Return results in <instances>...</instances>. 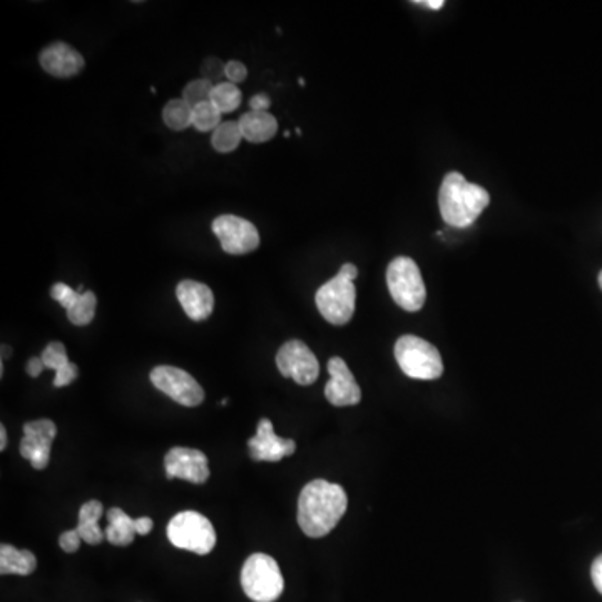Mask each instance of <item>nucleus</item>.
I'll return each mask as SVG.
<instances>
[{"label": "nucleus", "instance_id": "nucleus-1", "mask_svg": "<svg viewBox=\"0 0 602 602\" xmlns=\"http://www.w3.org/2000/svg\"><path fill=\"white\" fill-rule=\"evenodd\" d=\"M347 507V492L342 485L312 480L303 487L298 499V526L308 537L327 536L342 521Z\"/></svg>", "mask_w": 602, "mask_h": 602}, {"label": "nucleus", "instance_id": "nucleus-2", "mask_svg": "<svg viewBox=\"0 0 602 602\" xmlns=\"http://www.w3.org/2000/svg\"><path fill=\"white\" fill-rule=\"evenodd\" d=\"M489 203L490 194L487 189L479 184L469 183L457 171L445 174L439 191V208L447 225L454 228L474 225Z\"/></svg>", "mask_w": 602, "mask_h": 602}, {"label": "nucleus", "instance_id": "nucleus-3", "mask_svg": "<svg viewBox=\"0 0 602 602\" xmlns=\"http://www.w3.org/2000/svg\"><path fill=\"white\" fill-rule=\"evenodd\" d=\"M241 587L251 601L275 602L283 594L285 579L273 557L256 552L243 564Z\"/></svg>", "mask_w": 602, "mask_h": 602}, {"label": "nucleus", "instance_id": "nucleus-4", "mask_svg": "<svg viewBox=\"0 0 602 602\" xmlns=\"http://www.w3.org/2000/svg\"><path fill=\"white\" fill-rule=\"evenodd\" d=\"M398 367L414 380H437L444 373L440 352L432 343L415 335H404L395 343Z\"/></svg>", "mask_w": 602, "mask_h": 602}, {"label": "nucleus", "instance_id": "nucleus-5", "mask_svg": "<svg viewBox=\"0 0 602 602\" xmlns=\"http://www.w3.org/2000/svg\"><path fill=\"white\" fill-rule=\"evenodd\" d=\"M387 285L393 301L405 312H419L424 307L427 290L419 265L412 258L398 256L388 265Z\"/></svg>", "mask_w": 602, "mask_h": 602}, {"label": "nucleus", "instance_id": "nucleus-6", "mask_svg": "<svg viewBox=\"0 0 602 602\" xmlns=\"http://www.w3.org/2000/svg\"><path fill=\"white\" fill-rule=\"evenodd\" d=\"M166 532L174 547L199 556L210 554L216 546L215 527L208 517L199 512H179L169 521Z\"/></svg>", "mask_w": 602, "mask_h": 602}, {"label": "nucleus", "instance_id": "nucleus-7", "mask_svg": "<svg viewBox=\"0 0 602 602\" xmlns=\"http://www.w3.org/2000/svg\"><path fill=\"white\" fill-rule=\"evenodd\" d=\"M317 308L322 317L332 325L342 327L352 320L355 313V301H357V290L353 281L337 275L317 291L315 296Z\"/></svg>", "mask_w": 602, "mask_h": 602}, {"label": "nucleus", "instance_id": "nucleus-8", "mask_svg": "<svg viewBox=\"0 0 602 602\" xmlns=\"http://www.w3.org/2000/svg\"><path fill=\"white\" fill-rule=\"evenodd\" d=\"M149 377H151L154 387L173 398L174 402H178L179 405L198 407L205 400V390L186 370L161 365V367L153 368Z\"/></svg>", "mask_w": 602, "mask_h": 602}, {"label": "nucleus", "instance_id": "nucleus-9", "mask_svg": "<svg viewBox=\"0 0 602 602\" xmlns=\"http://www.w3.org/2000/svg\"><path fill=\"white\" fill-rule=\"evenodd\" d=\"M276 367L281 375L293 378L298 385H312L320 375V363L307 343L290 340L276 353Z\"/></svg>", "mask_w": 602, "mask_h": 602}, {"label": "nucleus", "instance_id": "nucleus-10", "mask_svg": "<svg viewBox=\"0 0 602 602\" xmlns=\"http://www.w3.org/2000/svg\"><path fill=\"white\" fill-rule=\"evenodd\" d=\"M213 233L220 240L221 248L230 255H246L260 246V233L256 226L238 216H218L213 221Z\"/></svg>", "mask_w": 602, "mask_h": 602}, {"label": "nucleus", "instance_id": "nucleus-11", "mask_svg": "<svg viewBox=\"0 0 602 602\" xmlns=\"http://www.w3.org/2000/svg\"><path fill=\"white\" fill-rule=\"evenodd\" d=\"M168 479L188 480L191 484H205L210 479L208 457L201 450L174 447L164 457Z\"/></svg>", "mask_w": 602, "mask_h": 602}, {"label": "nucleus", "instance_id": "nucleus-12", "mask_svg": "<svg viewBox=\"0 0 602 602\" xmlns=\"http://www.w3.org/2000/svg\"><path fill=\"white\" fill-rule=\"evenodd\" d=\"M57 427L52 420L42 419L24 425L21 455L31 460L34 469H46L51 460L52 442L56 439Z\"/></svg>", "mask_w": 602, "mask_h": 602}, {"label": "nucleus", "instance_id": "nucleus-13", "mask_svg": "<svg viewBox=\"0 0 602 602\" xmlns=\"http://www.w3.org/2000/svg\"><path fill=\"white\" fill-rule=\"evenodd\" d=\"M328 373H330V380L325 385V397L330 404L335 407H353L360 404L362 390L343 358H330Z\"/></svg>", "mask_w": 602, "mask_h": 602}, {"label": "nucleus", "instance_id": "nucleus-14", "mask_svg": "<svg viewBox=\"0 0 602 602\" xmlns=\"http://www.w3.org/2000/svg\"><path fill=\"white\" fill-rule=\"evenodd\" d=\"M248 449L251 459L256 462H280L285 457L295 454L296 442L278 437L271 420L261 419L255 437H251L248 442Z\"/></svg>", "mask_w": 602, "mask_h": 602}, {"label": "nucleus", "instance_id": "nucleus-15", "mask_svg": "<svg viewBox=\"0 0 602 602\" xmlns=\"http://www.w3.org/2000/svg\"><path fill=\"white\" fill-rule=\"evenodd\" d=\"M176 296L184 313L194 322H203L210 317L215 308V296L210 286L199 281L184 280L176 288Z\"/></svg>", "mask_w": 602, "mask_h": 602}, {"label": "nucleus", "instance_id": "nucleus-16", "mask_svg": "<svg viewBox=\"0 0 602 602\" xmlns=\"http://www.w3.org/2000/svg\"><path fill=\"white\" fill-rule=\"evenodd\" d=\"M41 66L54 77H74L84 69V57L64 42H54L41 52Z\"/></svg>", "mask_w": 602, "mask_h": 602}, {"label": "nucleus", "instance_id": "nucleus-17", "mask_svg": "<svg viewBox=\"0 0 602 602\" xmlns=\"http://www.w3.org/2000/svg\"><path fill=\"white\" fill-rule=\"evenodd\" d=\"M238 124H240L243 139L255 144L268 143L275 138L276 131H278V121L270 113L250 111L241 116Z\"/></svg>", "mask_w": 602, "mask_h": 602}, {"label": "nucleus", "instance_id": "nucleus-18", "mask_svg": "<svg viewBox=\"0 0 602 602\" xmlns=\"http://www.w3.org/2000/svg\"><path fill=\"white\" fill-rule=\"evenodd\" d=\"M109 526L106 527V539L114 546H129L133 544L138 534V521L129 517L123 509L113 507L108 512Z\"/></svg>", "mask_w": 602, "mask_h": 602}, {"label": "nucleus", "instance_id": "nucleus-19", "mask_svg": "<svg viewBox=\"0 0 602 602\" xmlns=\"http://www.w3.org/2000/svg\"><path fill=\"white\" fill-rule=\"evenodd\" d=\"M37 559L27 549H17L11 544H2L0 547V572L16 574V576H29L36 571Z\"/></svg>", "mask_w": 602, "mask_h": 602}, {"label": "nucleus", "instance_id": "nucleus-20", "mask_svg": "<svg viewBox=\"0 0 602 602\" xmlns=\"http://www.w3.org/2000/svg\"><path fill=\"white\" fill-rule=\"evenodd\" d=\"M103 516V504L99 500H89L79 511V524L77 532L81 534L82 541L96 546L101 544L106 534L99 527V519Z\"/></svg>", "mask_w": 602, "mask_h": 602}, {"label": "nucleus", "instance_id": "nucleus-21", "mask_svg": "<svg viewBox=\"0 0 602 602\" xmlns=\"http://www.w3.org/2000/svg\"><path fill=\"white\" fill-rule=\"evenodd\" d=\"M163 121L173 131H184L193 126V108L189 106L183 97L171 99L163 109Z\"/></svg>", "mask_w": 602, "mask_h": 602}, {"label": "nucleus", "instance_id": "nucleus-22", "mask_svg": "<svg viewBox=\"0 0 602 602\" xmlns=\"http://www.w3.org/2000/svg\"><path fill=\"white\" fill-rule=\"evenodd\" d=\"M241 139H243V134H241L240 124L235 121H226L211 136V144L218 153L228 154L233 153L240 146Z\"/></svg>", "mask_w": 602, "mask_h": 602}, {"label": "nucleus", "instance_id": "nucleus-23", "mask_svg": "<svg viewBox=\"0 0 602 602\" xmlns=\"http://www.w3.org/2000/svg\"><path fill=\"white\" fill-rule=\"evenodd\" d=\"M241 101H243V94L236 84H231V82L216 84L213 94H211V103L220 109L221 114L233 113L240 108Z\"/></svg>", "mask_w": 602, "mask_h": 602}, {"label": "nucleus", "instance_id": "nucleus-24", "mask_svg": "<svg viewBox=\"0 0 602 602\" xmlns=\"http://www.w3.org/2000/svg\"><path fill=\"white\" fill-rule=\"evenodd\" d=\"M97 296L92 291H84L76 301V305L67 310V318L76 327H86L96 315Z\"/></svg>", "mask_w": 602, "mask_h": 602}, {"label": "nucleus", "instance_id": "nucleus-25", "mask_svg": "<svg viewBox=\"0 0 602 602\" xmlns=\"http://www.w3.org/2000/svg\"><path fill=\"white\" fill-rule=\"evenodd\" d=\"M220 109L216 108L215 104L203 103L193 109V126L198 129L199 133H208L220 128L221 124Z\"/></svg>", "mask_w": 602, "mask_h": 602}, {"label": "nucleus", "instance_id": "nucleus-26", "mask_svg": "<svg viewBox=\"0 0 602 602\" xmlns=\"http://www.w3.org/2000/svg\"><path fill=\"white\" fill-rule=\"evenodd\" d=\"M213 89H215V84L208 79H203V77L194 79L184 87L183 99L194 109L199 104L210 103Z\"/></svg>", "mask_w": 602, "mask_h": 602}, {"label": "nucleus", "instance_id": "nucleus-27", "mask_svg": "<svg viewBox=\"0 0 602 602\" xmlns=\"http://www.w3.org/2000/svg\"><path fill=\"white\" fill-rule=\"evenodd\" d=\"M42 362L44 367L51 368L54 372H59L61 368L69 365V358H67L66 347L61 342H52L44 348L42 352Z\"/></svg>", "mask_w": 602, "mask_h": 602}, {"label": "nucleus", "instance_id": "nucleus-28", "mask_svg": "<svg viewBox=\"0 0 602 602\" xmlns=\"http://www.w3.org/2000/svg\"><path fill=\"white\" fill-rule=\"evenodd\" d=\"M51 296L61 307L71 310L76 305V301L79 300L81 293L72 290L71 286H67L66 283H56L51 288Z\"/></svg>", "mask_w": 602, "mask_h": 602}, {"label": "nucleus", "instance_id": "nucleus-29", "mask_svg": "<svg viewBox=\"0 0 602 602\" xmlns=\"http://www.w3.org/2000/svg\"><path fill=\"white\" fill-rule=\"evenodd\" d=\"M225 66L220 59H215V57H210V59H206L203 62V66H201V74H203V79H208V81L213 82V84H220L221 77L225 76Z\"/></svg>", "mask_w": 602, "mask_h": 602}, {"label": "nucleus", "instance_id": "nucleus-30", "mask_svg": "<svg viewBox=\"0 0 602 602\" xmlns=\"http://www.w3.org/2000/svg\"><path fill=\"white\" fill-rule=\"evenodd\" d=\"M246 76H248V69H246L243 62H226L225 77L228 79V82H231V84H240V82L245 81Z\"/></svg>", "mask_w": 602, "mask_h": 602}, {"label": "nucleus", "instance_id": "nucleus-31", "mask_svg": "<svg viewBox=\"0 0 602 602\" xmlns=\"http://www.w3.org/2000/svg\"><path fill=\"white\" fill-rule=\"evenodd\" d=\"M81 542L82 537L81 534L77 532V529H74V531H66L59 537V546L62 547V551L69 552V554L79 551Z\"/></svg>", "mask_w": 602, "mask_h": 602}, {"label": "nucleus", "instance_id": "nucleus-32", "mask_svg": "<svg viewBox=\"0 0 602 602\" xmlns=\"http://www.w3.org/2000/svg\"><path fill=\"white\" fill-rule=\"evenodd\" d=\"M77 378V365L76 363H69L66 367L61 368L59 372H56V378H54V387L61 388L66 387L69 383L74 382Z\"/></svg>", "mask_w": 602, "mask_h": 602}, {"label": "nucleus", "instance_id": "nucleus-33", "mask_svg": "<svg viewBox=\"0 0 602 602\" xmlns=\"http://www.w3.org/2000/svg\"><path fill=\"white\" fill-rule=\"evenodd\" d=\"M270 106V97L266 96V94H255L250 99L251 111H256V113H268Z\"/></svg>", "mask_w": 602, "mask_h": 602}, {"label": "nucleus", "instance_id": "nucleus-34", "mask_svg": "<svg viewBox=\"0 0 602 602\" xmlns=\"http://www.w3.org/2000/svg\"><path fill=\"white\" fill-rule=\"evenodd\" d=\"M591 577L597 591L602 594V554L601 556H597L594 562H592Z\"/></svg>", "mask_w": 602, "mask_h": 602}, {"label": "nucleus", "instance_id": "nucleus-35", "mask_svg": "<svg viewBox=\"0 0 602 602\" xmlns=\"http://www.w3.org/2000/svg\"><path fill=\"white\" fill-rule=\"evenodd\" d=\"M44 362H42V358H31L29 362H27V373L31 375L32 378L39 377L41 375L42 370H44Z\"/></svg>", "mask_w": 602, "mask_h": 602}, {"label": "nucleus", "instance_id": "nucleus-36", "mask_svg": "<svg viewBox=\"0 0 602 602\" xmlns=\"http://www.w3.org/2000/svg\"><path fill=\"white\" fill-rule=\"evenodd\" d=\"M338 275H342L343 278H347V280L355 281L358 276V268L353 265V263H345V265L340 268V271H338Z\"/></svg>", "mask_w": 602, "mask_h": 602}, {"label": "nucleus", "instance_id": "nucleus-37", "mask_svg": "<svg viewBox=\"0 0 602 602\" xmlns=\"http://www.w3.org/2000/svg\"><path fill=\"white\" fill-rule=\"evenodd\" d=\"M414 4L415 6L427 7V9H432V11H440L445 6L444 0H419V2H414Z\"/></svg>", "mask_w": 602, "mask_h": 602}, {"label": "nucleus", "instance_id": "nucleus-38", "mask_svg": "<svg viewBox=\"0 0 602 602\" xmlns=\"http://www.w3.org/2000/svg\"><path fill=\"white\" fill-rule=\"evenodd\" d=\"M6 447H7L6 427H0V450H6Z\"/></svg>", "mask_w": 602, "mask_h": 602}, {"label": "nucleus", "instance_id": "nucleus-39", "mask_svg": "<svg viewBox=\"0 0 602 602\" xmlns=\"http://www.w3.org/2000/svg\"><path fill=\"white\" fill-rule=\"evenodd\" d=\"M597 280H599V286H601V290H602V271H601V273H599V276H597Z\"/></svg>", "mask_w": 602, "mask_h": 602}]
</instances>
